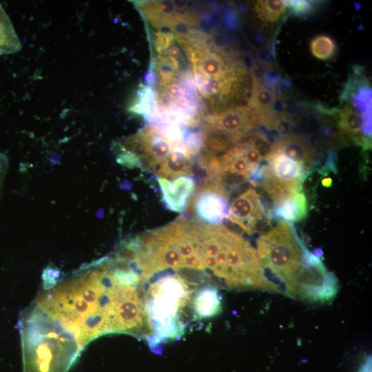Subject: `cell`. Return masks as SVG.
<instances>
[{"label": "cell", "instance_id": "cell-16", "mask_svg": "<svg viewBox=\"0 0 372 372\" xmlns=\"http://www.w3.org/2000/svg\"><path fill=\"white\" fill-rule=\"evenodd\" d=\"M286 10L283 1L278 0H260L253 8L256 17L262 21L271 23L278 21Z\"/></svg>", "mask_w": 372, "mask_h": 372}, {"label": "cell", "instance_id": "cell-4", "mask_svg": "<svg viewBox=\"0 0 372 372\" xmlns=\"http://www.w3.org/2000/svg\"><path fill=\"white\" fill-rule=\"evenodd\" d=\"M141 283L152 331L147 342L152 351L158 352L162 343L183 335L187 322L194 319L192 301L196 291L169 272L156 273Z\"/></svg>", "mask_w": 372, "mask_h": 372}, {"label": "cell", "instance_id": "cell-18", "mask_svg": "<svg viewBox=\"0 0 372 372\" xmlns=\"http://www.w3.org/2000/svg\"><path fill=\"white\" fill-rule=\"evenodd\" d=\"M287 8L296 15L303 17L312 12L314 8L313 1L302 0L282 1Z\"/></svg>", "mask_w": 372, "mask_h": 372}, {"label": "cell", "instance_id": "cell-13", "mask_svg": "<svg viewBox=\"0 0 372 372\" xmlns=\"http://www.w3.org/2000/svg\"><path fill=\"white\" fill-rule=\"evenodd\" d=\"M343 101L338 118L340 131L355 144L369 148L371 136L366 132L363 116L349 101Z\"/></svg>", "mask_w": 372, "mask_h": 372}, {"label": "cell", "instance_id": "cell-7", "mask_svg": "<svg viewBox=\"0 0 372 372\" xmlns=\"http://www.w3.org/2000/svg\"><path fill=\"white\" fill-rule=\"evenodd\" d=\"M228 198L227 190L221 185L202 184L189 198V207L203 223L219 225L227 218Z\"/></svg>", "mask_w": 372, "mask_h": 372}, {"label": "cell", "instance_id": "cell-15", "mask_svg": "<svg viewBox=\"0 0 372 372\" xmlns=\"http://www.w3.org/2000/svg\"><path fill=\"white\" fill-rule=\"evenodd\" d=\"M21 48L14 28L0 4V50L3 54H10L19 51Z\"/></svg>", "mask_w": 372, "mask_h": 372}, {"label": "cell", "instance_id": "cell-2", "mask_svg": "<svg viewBox=\"0 0 372 372\" xmlns=\"http://www.w3.org/2000/svg\"><path fill=\"white\" fill-rule=\"evenodd\" d=\"M256 249L271 291L320 302L335 296V278L305 248L290 223L278 220L258 237Z\"/></svg>", "mask_w": 372, "mask_h": 372}, {"label": "cell", "instance_id": "cell-12", "mask_svg": "<svg viewBox=\"0 0 372 372\" xmlns=\"http://www.w3.org/2000/svg\"><path fill=\"white\" fill-rule=\"evenodd\" d=\"M270 150L279 152L311 169L315 163L314 150L302 136L287 134L271 143Z\"/></svg>", "mask_w": 372, "mask_h": 372}, {"label": "cell", "instance_id": "cell-9", "mask_svg": "<svg viewBox=\"0 0 372 372\" xmlns=\"http://www.w3.org/2000/svg\"><path fill=\"white\" fill-rule=\"evenodd\" d=\"M199 152L183 140L176 142L169 154L155 174L158 177L172 180L180 176H192L194 158Z\"/></svg>", "mask_w": 372, "mask_h": 372}, {"label": "cell", "instance_id": "cell-6", "mask_svg": "<svg viewBox=\"0 0 372 372\" xmlns=\"http://www.w3.org/2000/svg\"><path fill=\"white\" fill-rule=\"evenodd\" d=\"M204 133L223 138L235 145L245 137L259 121L249 107L240 105L220 109L205 118Z\"/></svg>", "mask_w": 372, "mask_h": 372}, {"label": "cell", "instance_id": "cell-8", "mask_svg": "<svg viewBox=\"0 0 372 372\" xmlns=\"http://www.w3.org/2000/svg\"><path fill=\"white\" fill-rule=\"evenodd\" d=\"M269 214L260 194L249 188L233 200L229 206L227 218L246 233L253 234Z\"/></svg>", "mask_w": 372, "mask_h": 372}, {"label": "cell", "instance_id": "cell-3", "mask_svg": "<svg viewBox=\"0 0 372 372\" xmlns=\"http://www.w3.org/2000/svg\"><path fill=\"white\" fill-rule=\"evenodd\" d=\"M21 324L24 372H68L83 349L74 336L34 303Z\"/></svg>", "mask_w": 372, "mask_h": 372}, {"label": "cell", "instance_id": "cell-14", "mask_svg": "<svg viewBox=\"0 0 372 372\" xmlns=\"http://www.w3.org/2000/svg\"><path fill=\"white\" fill-rule=\"evenodd\" d=\"M192 307L195 320L206 319L218 314L221 310V298L217 288L204 287L193 296Z\"/></svg>", "mask_w": 372, "mask_h": 372}, {"label": "cell", "instance_id": "cell-17", "mask_svg": "<svg viewBox=\"0 0 372 372\" xmlns=\"http://www.w3.org/2000/svg\"><path fill=\"white\" fill-rule=\"evenodd\" d=\"M312 54L320 60H329L336 52V45L331 37L320 34L314 37L310 43Z\"/></svg>", "mask_w": 372, "mask_h": 372}, {"label": "cell", "instance_id": "cell-10", "mask_svg": "<svg viewBox=\"0 0 372 372\" xmlns=\"http://www.w3.org/2000/svg\"><path fill=\"white\" fill-rule=\"evenodd\" d=\"M165 206L170 211L181 213L196 189V180L192 176H180L172 180L156 177Z\"/></svg>", "mask_w": 372, "mask_h": 372}, {"label": "cell", "instance_id": "cell-5", "mask_svg": "<svg viewBox=\"0 0 372 372\" xmlns=\"http://www.w3.org/2000/svg\"><path fill=\"white\" fill-rule=\"evenodd\" d=\"M176 142L158 127L148 125L121 143H114V147L134 154L139 158L142 167L155 173Z\"/></svg>", "mask_w": 372, "mask_h": 372}, {"label": "cell", "instance_id": "cell-1", "mask_svg": "<svg viewBox=\"0 0 372 372\" xmlns=\"http://www.w3.org/2000/svg\"><path fill=\"white\" fill-rule=\"evenodd\" d=\"M35 303L82 348L105 334L126 333L146 340L151 334L139 276L110 258L48 288Z\"/></svg>", "mask_w": 372, "mask_h": 372}, {"label": "cell", "instance_id": "cell-19", "mask_svg": "<svg viewBox=\"0 0 372 372\" xmlns=\"http://www.w3.org/2000/svg\"><path fill=\"white\" fill-rule=\"evenodd\" d=\"M3 158V155L0 154V167H2ZM1 171L2 169H0V175L1 174Z\"/></svg>", "mask_w": 372, "mask_h": 372}, {"label": "cell", "instance_id": "cell-11", "mask_svg": "<svg viewBox=\"0 0 372 372\" xmlns=\"http://www.w3.org/2000/svg\"><path fill=\"white\" fill-rule=\"evenodd\" d=\"M276 97L273 88L253 81L252 92L248 103L249 108L257 115L259 123L271 129H276L279 125L274 108Z\"/></svg>", "mask_w": 372, "mask_h": 372}, {"label": "cell", "instance_id": "cell-20", "mask_svg": "<svg viewBox=\"0 0 372 372\" xmlns=\"http://www.w3.org/2000/svg\"><path fill=\"white\" fill-rule=\"evenodd\" d=\"M3 54V52L0 50V55Z\"/></svg>", "mask_w": 372, "mask_h": 372}]
</instances>
